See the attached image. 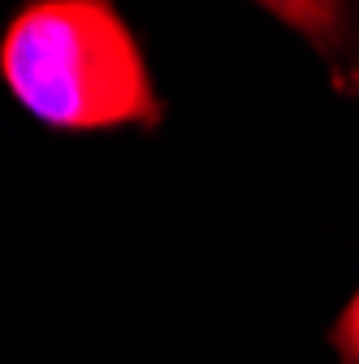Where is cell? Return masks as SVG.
<instances>
[{
  "label": "cell",
  "mask_w": 359,
  "mask_h": 364,
  "mask_svg": "<svg viewBox=\"0 0 359 364\" xmlns=\"http://www.w3.org/2000/svg\"><path fill=\"white\" fill-rule=\"evenodd\" d=\"M9 96L53 130L156 126L160 100L130 26L100 0L26 5L0 39Z\"/></svg>",
  "instance_id": "obj_1"
},
{
  "label": "cell",
  "mask_w": 359,
  "mask_h": 364,
  "mask_svg": "<svg viewBox=\"0 0 359 364\" xmlns=\"http://www.w3.org/2000/svg\"><path fill=\"white\" fill-rule=\"evenodd\" d=\"M333 347H338L342 364H359V291H355V299L346 304V312L333 326Z\"/></svg>",
  "instance_id": "obj_2"
}]
</instances>
